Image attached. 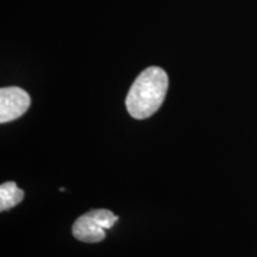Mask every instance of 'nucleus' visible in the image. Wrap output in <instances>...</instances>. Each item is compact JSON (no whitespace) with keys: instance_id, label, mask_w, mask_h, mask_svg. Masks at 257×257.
I'll list each match as a JSON object with an SVG mask.
<instances>
[{"instance_id":"f03ea898","label":"nucleus","mask_w":257,"mask_h":257,"mask_svg":"<svg viewBox=\"0 0 257 257\" xmlns=\"http://www.w3.org/2000/svg\"><path fill=\"white\" fill-rule=\"evenodd\" d=\"M118 220L113 212L91 210L82 214L73 225V234L76 239L85 243H98L105 238V231L111 229Z\"/></svg>"},{"instance_id":"f257e3e1","label":"nucleus","mask_w":257,"mask_h":257,"mask_svg":"<svg viewBox=\"0 0 257 257\" xmlns=\"http://www.w3.org/2000/svg\"><path fill=\"white\" fill-rule=\"evenodd\" d=\"M168 91V75L160 67H148L137 76L125 105L135 119H146L159 110Z\"/></svg>"},{"instance_id":"20e7f679","label":"nucleus","mask_w":257,"mask_h":257,"mask_svg":"<svg viewBox=\"0 0 257 257\" xmlns=\"http://www.w3.org/2000/svg\"><path fill=\"white\" fill-rule=\"evenodd\" d=\"M24 191L17 187L16 182H5L0 186V211L4 212L17 206L23 200Z\"/></svg>"},{"instance_id":"7ed1b4c3","label":"nucleus","mask_w":257,"mask_h":257,"mask_svg":"<svg viewBox=\"0 0 257 257\" xmlns=\"http://www.w3.org/2000/svg\"><path fill=\"white\" fill-rule=\"evenodd\" d=\"M30 102V95L24 89L3 87L0 89V123L18 119L28 111Z\"/></svg>"}]
</instances>
